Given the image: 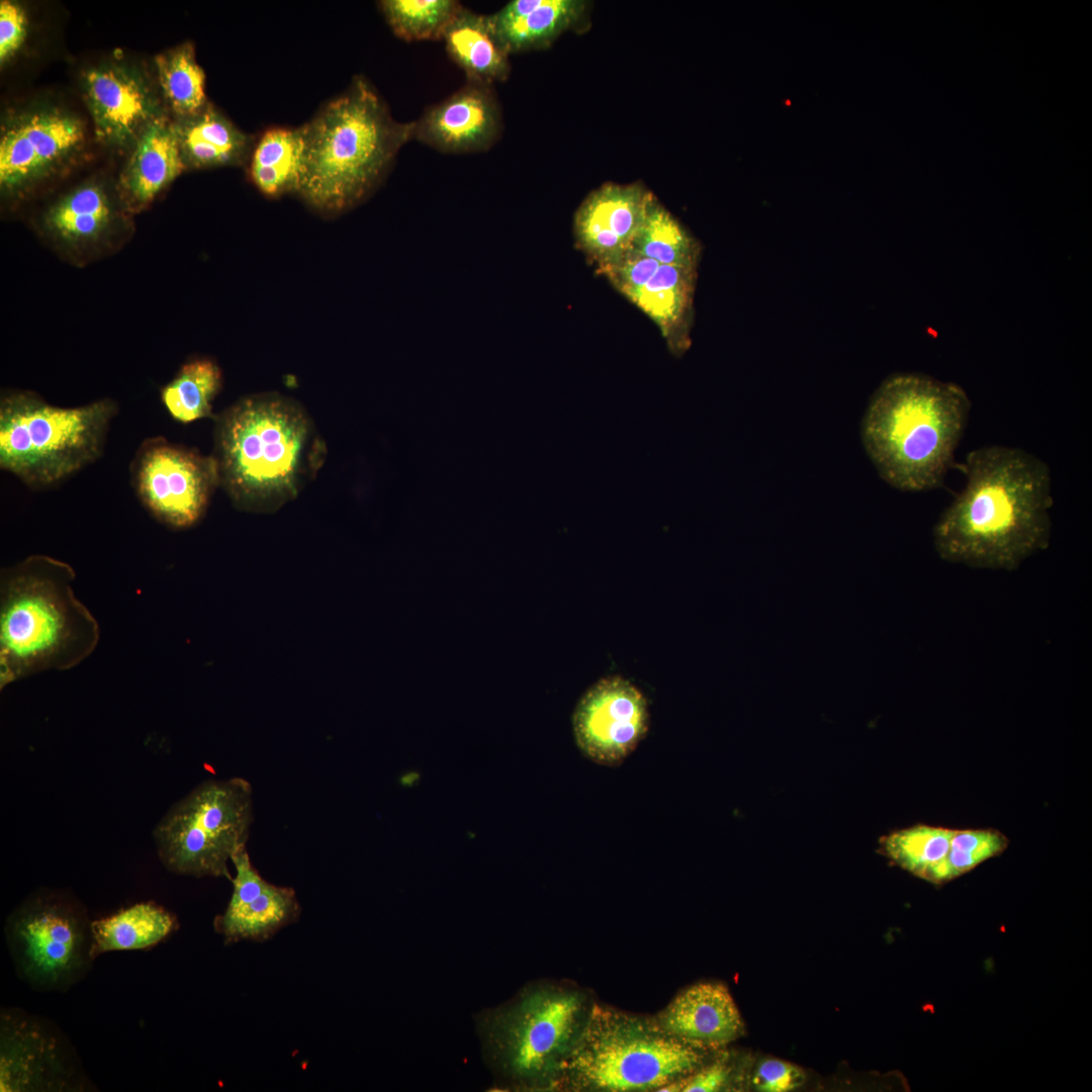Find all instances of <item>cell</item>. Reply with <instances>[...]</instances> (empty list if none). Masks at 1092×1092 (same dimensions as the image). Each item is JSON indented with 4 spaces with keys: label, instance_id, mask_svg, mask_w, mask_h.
Wrapping results in <instances>:
<instances>
[{
    "label": "cell",
    "instance_id": "6da1fadb",
    "mask_svg": "<svg viewBox=\"0 0 1092 1092\" xmlns=\"http://www.w3.org/2000/svg\"><path fill=\"white\" fill-rule=\"evenodd\" d=\"M964 468L966 485L932 531L942 560L1011 571L1049 546L1046 463L1023 449L992 445L971 451Z\"/></svg>",
    "mask_w": 1092,
    "mask_h": 1092
},
{
    "label": "cell",
    "instance_id": "7a4b0ae2",
    "mask_svg": "<svg viewBox=\"0 0 1092 1092\" xmlns=\"http://www.w3.org/2000/svg\"><path fill=\"white\" fill-rule=\"evenodd\" d=\"M326 454L312 419L283 394L244 397L214 417L211 455L220 486L239 510H279L315 476Z\"/></svg>",
    "mask_w": 1092,
    "mask_h": 1092
},
{
    "label": "cell",
    "instance_id": "3957f363",
    "mask_svg": "<svg viewBox=\"0 0 1092 1092\" xmlns=\"http://www.w3.org/2000/svg\"><path fill=\"white\" fill-rule=\"evenodd\" d=\"M971 401L965 390L926 375L887 378L860 424L862 446L879 475L903 491L940 486L964 434Z\"/></svg>",
    "mask_w": 1092,
    "mask_h": 1092
},
{
    "label": "cell",
    "instance_id": "277c9868",
    "mask_svg": "<svg viewBox=\"0 0 1092 1092\" xmlns=\"http://www.w3.org/2000/svg\"><path fill=\"white\" fill-rule=\"evenodd\" d=\"M76 573L34 554L0 574V689L47 670H68L99 642L95 617L75 596Z\"/></svg>",
    "mask_w": 1092,
    "mask_h": 1092
},
{
    "label": "cell",
    "instance_id": "5b68a950",
    "mask_svg": "<svg viewBox=\"0 0 1092 1092\" xmlns=\"http://www.w3.org/2000/svg\"><path fill=\"white\" fill-rule=\"evenodd\" d=\"M304 171L298 193L313 208L338 213L361 202L377 186L403 145L414 121L393 119L363 77L302 125Z\"/></svg>",
    "mask_w": 1092,
    "mask_h": 1092
},
{
    "label": "cell",
    "instance_id": "8992f818",
    "mask_svg": "<svg viewBox=\"0 0 1092 1092\" xmlns=\"http://www.w3.org/2000/svg\"><path fill=\"white\" fill-rule=\"evenodd\" d=\"M116 403L51 404L30 391L0 400V467L31 487L54 485L102 454Z\"/></svg>",
    "mask_w": 1092,
    "mask_h": 1092
},
{
    "label": "cell",
    "instance_id": "52a82bcc",
    "mask_svg": "<svg viewBox=\"0 0 1092 1092\" xmlns=\"http://www.w3.org/2000/svg\"><path fill=\"white\" fill-rule=\"evenodd\" d=\"M701 1061L697 1049L658 1023L596 1005L561 1073L584 1087L641 1091L678 1080L695 1071Z\"/></svg>",
    "mask_w": 1092,
    "mask_h": 1092
},
{
    "label": "cell",
    "instance_id": "ba28073f",
    "mask_svg": "<svg viewBox=\"0 0 1092 1092\" xmlns=\"http://www.w3.org/2000/svg\"><path fill=\"white\" fill-rule=\"evenodd\" d=\"M583 999L555 986L528 989L483 1011L476 1029L485 1063L499 1078L533 1084L558 1073L582 1028Z\"/></svg>",
    "mask_w": 1092,
    "mask_h": 1092
},
{
    "label": "cell",
    "instance_id": "9c48e42d",
    "mask_svg": "<svg viewBox=\"0 0 1092 1092\" xmlns=\"http://www.w3.org/2000/svg\"><path fill=\"white\" fill-rule=\"evenodd\" d=\"M253 819V789L247 780L205 781L157 825L159 857L175 874L232 881L228 862L246 848Z\"/></svg>",
    "mask_w": 1092,
    "mask_h": 1092
},
{
    "label": "cell",
    "instance_id": "30bf717a",
    "mask_svg": "<svg viewBox=\"0 0 1092 1092\" xmlns=\"http://www.w3.org/2000/svg\"><path fill=\"white\" fill-rule=\"evenodd\" d=\"M5 933L19 976L36 989H67L93 962L91 921L66 894L31 897L9 917Z\"/></svg>",
    "mask_w": 1092,
    "mask_h": 1092
},
{
    "label": "cell",
    "instance_id": "8fae6325",
    "mask_svg": "<svg viewBox=\"0 0 1092 1092\" xmlns=\"http://www.w3.org/2000/svg\"><path fill=\"white\" fill-rule=\"evenodd\" d=\"M86 144L83 120L67 108L34 104L9 114L0 134V187L20 200L64 172Z\"/></svg>",
    "mask_w": 1092,
    "mask_h": 1092
},
{
    "label": "cell",
    "instance_id": "7c38bea8",
    "mask_svg": "<svg viewBox=\"0 0 1092 1092\" xmlns=\"http://www.w3.org/2000/svg\"><path fill=\"white\" fill-rule=\"evenodd\" d=\"M131 484L142 505L173 529L196 525L220 485L216 462L163 437L146 439L130 465Z\"/></svg>",
    "mask_w": 1092,
    "mask_h": 1092
},
{
    "label": "cell",
    "instance_id": "4fadbf2b",
    "mask_svg": "<svg viewBox=\"0 0 1092 1092\" xmlns=\"http://www.w3.org/2000/svg\"><path fill=\"white\" fill-rule=\"evenodd\" d=\"M129 215L116 184L91 178L53 201L42 212L39 226L62 256L85 264L119 248Z\"/></svg>",
    "mask_w": 1092,
    "mask_h": 1092
},
{
    "label": "cell",
    "instance_id": "5bb4252c",
    "mask_svg": "<svg viewBox=\"0 0 1092 1092\" xmlns=\"http://www.w3.org/2000/svg\"><path fill=\"white\" fill-rule=\"evenodd\" d=\"M81 85L96 138L108 147L131 150L152 123L168 116L159 87L133 64L115 60L93 66Z\"/></svg>",
    "mask_w": 1092,
    "mask_h": 1092
},
{
    "label": "cell",
    "instance_id": "9a60e30c",
    "mask_svg": "<svg viewBox=\"0 0 1092 1092\" xmlns=\"http://www.w3.org/2000/svg\"><path fill=\"white\" fill-rule=\"evenodd\" d=\"M86 1080L61 1034L21 1010H5L0 1020L2 1092L83 1091Z\"/></svg>",
    "mask_w": 1092,
    "mask_h": 1092
},
{
    "label": "cell",
    "instance_id": "2e32d148",
    "mask_svg": "<svg viewBox=\"0 0 1092 1092\" xmlns=\"http://www.w3.org/2000/svg\"><path fill=\"white\" fill-rule=\"evenodd\" d=\"M581 752L597 763L623 761L645 737L649 712L644 695L629 680L608 676L582 696L573 713Z\"/></svg>",
    "mask_w": 1092,
    "mask_h": 1092
},
{
    "label": "cell",
    "instance_id": "e0dca14e",
    "mask_svg": "<svg viewBox=\"0 0 1092 1092\" xmlns=\"http://www.w3.org/2000/svg\"><path fill=\"white\" fill-rule=\"evenodd\" d=\"M232 862L236 870L231 881L233 893L223 913L213 920V928L225 944L262 942L298 921L301 906L292 888L266 881L253 866L247 848L237 852Z\"/></svg>",
    "mask_w": 1092,
    "mask_h": 1092
},
{
    "label": "cell",
    "instance_id": "ac0fdd59",
    "mask_svg": "<svg viewBox=\"0 0 1092 1092\" xmlns=\"http://www.w3.org/2000/svg\"><path fill=\"white\" fill-rule=\"evenodd\" d=\"M502 129V109L492 85L467 81L414 121L413 140L443 153H477L491 148Z\"/></svg>",
    "mask_w": 1092,
    "mask_h": 1092
},
{
    "label": "cell",
    "instance_id": "d6986e66",
    "mask_svg": "<svg viewBox=\"0 0 1092 1092\" xmlns=\"http://www.w3.org/2000/svg\"><path fill=\"white\" fill-rule=\"evenodd\" d=\"M651 196L637 183H609L583 200L574 216V234L600 270L617 265L627 254Z\"/></svg>",
    "mask_w": 1092,
    "mask_h": 1092
},
{
    "label": "cell",
    "instance_id": "ffe728a7",
    "mask_svg": "<svg viewBox=\"0 0 1092 1092\" xmlns=\"http://www.w3.org/2000/svg\"><path fill=\"white\" fill-rule=\"evenodd\" d=\"M666 1032L697 1049H718L743 1032V1021L728 989L701 983L679 993L660 1013Z\"/></svg>",
    "mask_w": 1092,
    "mask_h": 1092
},
{
    "label": "cell",
    "instance_id": "44dd1931",
    "mask_svg": "<svg viewBox=\"0 0 1092 1092\" xmlns=\"http://www.w3.org/2000/svg\"><path fill=\"white\" fill-rule=\"evenodd\" d=\"M185 169L174 121L162 117L133 145L115 183L125 209L131 215L145 209Z\"/></svg>",
    "mask_w": 1092,
    "mask_h": 1092
},
{
    "label": "cell",
    "instance_id": "7402d4cb",
    "mask_svg": "<svg viewBox=\"0 0 1092 1092\" xmlns=\"http://www.w3.org/2000/svg\"><path fill=\"white\" fill-rule=\"evenodd\" d=\"M583 9L579 0H513L487 18L511 55L549 44L575 24Z\"/></svg>",
    "mask_w": 1092,
    "mask_h": 1092
},
{
    "label": "cell",
    "instance_id": "603a6c76",
    "mask_svg": "<svg viewBox=\"0 0 1092 1092\" xmlns=\"http://www.w3.org/2000/svg\"><path fill=\"white\" fill-rule=\"evenodd\" d=\"M173 121L186 169L238 166L251 157L253 138L209 103L198 113Z\"/></svg>",
    "mask_w": 1092,
    "mask_h": 1092
},
{
    "label": "cell",
    "instance_id": "cb8c5ba5",
    "mask_svg": "<svg viewBox=\"0 0 1092 1092\" xmlns=\"http://www.w3.org/2000/svg\"><path fill=\"white\" fill-rule=\"evenodd\" d=\"M696 270L660 264L645 284L623 292L658 326L677 352L688 346V323Z\"/></svg>",
    "mask_w": 1092,
    "mask_h": 1092
},
{
    "label": "cell",
    "instance_id": "d4e9b609",
    "mask_svg": "<svg viewBox=\"0 0 1092 1092\" xmlns=\"http://www.w3.org/2000/svg\"><path fill=\"white\" fill-rule=\"evenodd\" d=\"M442 39L450 58L465 72L467 81L492 85L510 74V54L497 39L487 15L461 6Z\"/></svg>",
    "mask_w": 1092,
    "mask_h": 1092
},
{
    "label": "cell",
    "instance_id": "484cf974",
    "mask_svg": "<svg viewBox=\"0 0 1092 1092\" xmlns=\"http://www.w3.org/2000/svg\"><path fill=\"white\" fill-rule=\"evenodd\" d=\"M179 926L174 914L154 903H138L107 917L91 921V958L114 950L146 949L158 944Z\"/></svg>",
    "mask_w": 1092,
    "mask_h": 1092
},
{
    "label": "cell",
    "instance_id": "4316f807",
    "mask_svg": "<svg viewBox=\"0 0 1092 1092\" xmlns=\"http://www.w3.org/2000/svg\"><path fill=\"white\" fill-rule=\"evenodd\" d=\"M304 152L302 126L270 128L253 148L249 168L252 182L268 196L298 192L304 171Z\"/></svg>",
    "mask_w": 1092,
    "mask_h": 1092
},
{
    "label": "cell",
    "instance_id": "83f0119b",
    "mask_svg": "<svg viewBox=\"0 0 1092 1092\" xmlns=\"http://www.w3.org/2000/svg\"><path fill=\"white\" fill-rule=\"evenodd\" d=\"M953 830L918 824L883 836L881 850L912 875L942 885L947 883L946 859Z\"/></svg>",
    "mask_w": 1092,
    "mask_h": 1092
},
{
    "label": "cell",
    "instance_id": "f1b7e54d",
    "mask_svg": "<svg viewBox=\"0 0 1092 1092\" xmlns=\"http://www.w3.org/2000/svg\"><path fill=\"white\" fill-rule=\"evenodd\" d=\"M159 91L168 113L180 119L198 113L207 104L205 74L191 43H182L155 59Z\"/></svg>",
    "mask_w": 1092,
    "mask_h": 1092
},
{
    "label": "cell",
    "instance_id": "f546056e",
    "mask_svg": "<svg viewBox=\"0 0 1092 1092\" xmlns=\"http://www.w3.org/2000/svg\"><path fill=\"white\" fill-rule=\"evenodd\" d=\"M628 252L660 264L697 269L700 248L652 195Z\"/></svg>",
    "mask_w": 1092,
    "mask_h": 1092
},
{
    "label": "cell",
    "instance_id": "4dcf8cb0",
    "mask_svg": "<svg viewBox=\"0 0 1092 1092\" xmlns=\"http://www.w3.org/2000/svg\"><path fill=\"white\" fill-rule=\"evenodd\" d=\"M222 374L218 365L207 358L186 362L175 377L161 390V400L169 415L187 424L213 418L212 402L221 388Z\"/></svg>",
    "mask_w": 1092,
    "mask_h": 1092
},
{
    "label": "cell",
    "instance_id": "1f68e13d",
    "mask_svg": "<svg viewBox=\"0 0 1092 1092\" xmlns=\"http://www.w3.org/2000/svg\"><path fill=\"white\" fill-rule=\"evenodd\" d=\"M379 6L394 34L414 41L441 39L462 5L454 0H383Z\"/></svg>",
    "mask_w": 1092,
    "mask_h": 1092
},
{
    "label": "cell",
    "instance_id": "d6a6232c",
    "mask_svg": "<svg viewBox=\"0 0 1092 1092\" xmlns=\"http://www.w3.org/2000/svg\"><path fill=\"white\" fill-rule=\"evenodd\" d=\"M1008 838L995 829L953 830L946 859L947 882L1001 854Z\"/></svg>",
    "mask_w": 1092,
    "mask_h": 1092
},
{
    "label": "cell",
    "instance_id": "836d02e7",
    "mask_svg": "<svg viewBox=\"0 0 1092 1092\" xmlns=\"http://www.w3.org/2000/svg\"><path fill=\"white\" fill-rule=\"evenodd\" d=\"M28 31V18L17 2H0V64L5 66L22 49Z\"/></svg>",
    "mask_w": 1092,
    "mask_h": 1092
},
{
    "label": "cell",
    "instance_id": "e575fe53",
    "mask_svg": "<svg viewBox=\"0 0 1092 1092\" xmlns=\"http://www.w3.org/2000/svg\"><path fill=\"white\" fill-rule=\"evenodd\" d=\"M804 1080V1073L797 1066L778 1059H767L757 1067L753 1085L763 1092H787L801 1086Z\"/></svg>",
    "mask_w": 1092,
    "mask_h": 1092
},
{
    "label": "cell",
    "instance_id": "d590c367",
    "mask_svg": "<svg viewBox=\"0 0 1092 1092\" xmlns=\"http://www.w3.org/2000/svg\"><path fill=\"white\" fill-rule=\"evenodd\" d=\"M730 1070L723 1062L714 1063L686 1080H675L657 1091L715 1092L728 1081Z\"/></svg>",
    "mask_w": 1092,
    "mask_h": 1092
}]
</instances>
